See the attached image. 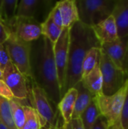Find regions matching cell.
<instances>
[{"label": "cell", "mask_w": 128, "mask_h": 129, "mask_svg": "<svg viewBox=\"0 0 128 129\" xmlns=\"http://www.w3.org/2000/svg\"><path fill=\"white\" fill-rule=\"evenodd\" d=\"M112 16L116 23L118 38H128V0H115Z\"/></svg>", "instance_id": "cell-14"}, {"label": "cell", "mask_w": 128, "mask_h": 129, "mask_svg": "<svg viewBox=\"0 0 128 129\" xmlns=\"http://www.w3.org/2000/svg\"><path fill=\"white\" fill-rule=\"evenodd\" d=\"M109 126L108 125L107 121L103 116H100L97 119V122H95L92 129H109Z\"/></svg>", "instance_id": "cell-32"}, {"label": "cell", "mask_w": 128, "mask_h": 129, "mask_svg": "<svg viewBox=\"0 0 128 129\" xmlns=\"http://www.w3.org/2000/svg\"><path fill=\"white\" fill-rule=\"evenodd\" d=\"M28 89L29 106L37 113L41 128L63 129L64 123L60 122L62 118L57 107L49 100L45 91L32 79L28 80Z\"/></svg>", "instance_id": "cell-3"}, {"label": "cell", "mask_w": 128, "mask_h": 129, "mask_svg": "<svg viewBox=\"0 0 128 129\" xmlns=\"http://www.w3.org/2000/svg\"><path fill=\"white\" fill-rule=\"evenodd\" d=\"M49 16L51 17V18L52 19L53 22L58 26L60 28L63 29V20H62V17L60 12V10L58 8V7L57 6L56 3L55 5L53 7V8L51 9V12L49 13Z\"/></svg>", "instance_id": "cell-26"}, {"label": "cell", "mask_w": 128, "mask_h": 129, "mask_svg": "<svg viewBox=\"0 0 128 129\" xmlns=\"http://www.w3.org/2000/svg\"><path fill=\"white\" fill-rule=\"evenodd\" d=\"M127 91L128 79L124 86L114 94L106 96L102 94L95 97L100 115L106 119L109 126H112L121 121L124 103Z\"/></svg>", "instance_id": "cell-6"}, {"label": "cell", "mask_w": 128, "mask_h": 129, "mask_svg": "<svg viewBox=\"0 0 128 129\" xmlns=\"http://www.w3.org/2000/svg\"><path fill=\"white\" fill-rule=\"evenodd\" d=\"M99 63L103 78V94L112 95L124 86L128 76L113 63L101 48Z\"/></svg>", "instance_id": "cell-7"}, {"label": "cell", "mask_w": 128, "mask_h": 129, "mask_svg": "<svg viewBox=\"0 0 128 129\" xmlns=\"http://www.w3.org/2000/svg\"><path fill=\"white\" fill-rule=\"evenodd\" d=\"M77 95L78 91L76 88H72L63 94L57 105V109L63 121L64 126L72 120Z\"/></svg>", "instance_id": "cell-16"}, {"label": "cell", "mask_w": 128, "mask_h": 129, "mask_svg": "<svg viewBox=\"0 0 128 129\" xmlns=\"http://www.w3.org/2000/svg\"><path fill=\"white\" fill-rule=\"evenodd\" d=\"M18 5L17 0H1L0 1V17L10 30L17 14Z\"/></svg>", "instance_id": "cell-19"}, {"label": "cell", "mask_w": 128, "mask_h": 129, "mask_svg": "<svg viewBox=\"0 0 128 129\" xmlns=\"http://www.w3.org/2000/svg\"><path fill=\"white\" fill-rule=\"evenodd\" d=\"M100 48H92L87 52L82 63V78L91 73L99 63Z\"/></svg>", "instance_id": "cell-22"}, {"label": "cell", "mask_w": 128, "mask_h": 129, "mask_svg": "<svg viewBox=\"0 0 128 129\" xmlns=\"http://www.w3.org/2000/svg\"><path fill=\"white\" fill-rule=\"evenodd\" d=\"M41 23L32 17L16 16L10 27V32L24 42H32L41 36Z\"/></svg>", "instance_id": "cell-11"}, {"label": "cell", "mask_w": 128, "mask_h": 129, "mask_svg": "<svg viewBox=\"0 0 128 129\" xmlns=\"http://www.w3.org/2000/svg\"><path fill=\"white\" fill-rule=\"evenodd\" d=\"M92 48H101L92 27L80 21L69 29V44L66 80L61 98L82 79V63L87 52Z\"/></svg>", "instance_id": "cell-2"}, {"label": "cell", "mask_w": 128, "mask_h": 129, "mask_svg": "<svg viewBox=\"0 0 128 129\" xmlns=\"http://www.w3.org/2000/svg\"><path fill=\"white\" fill-rule=\"evenodd\" d=\"M121 122L123 129H128V91L124 100V107L122 110L121 117Z\"/></svg>", "instance_id": "cell-28"}, {"label": "cell", "mask_w": 128, "mask_h": 129, "mask_svg": "<svg viewBox=\"0 0 128 129\" xmlns=\"http://www.w3.org/2000/svg\"><path fill=\"white\" fill-rule=\"evenodd\" d=\"M0 97L8 101H11L14 98L13 94L11 93L8 85L5 84V82L3 80L1 79H0Z\"/></svg>", "instance_id": "cell-27"}, {"label": "cell", "mask_w": 128, "mask_h": 129, "mask_svg": "<svg viewBox=\"0 0 128 129\" xmlns=\"http://www.w3.org/2000/svg\"><path fill=\"white\" fill-rule=\"evenodd\" d=\"M41 36L47 38L53 45H54L59 39L63 29L57 26L53 22L49 14L48 17L45 19V20L41 23Z\"/></svg>", "instance_id": "cell-21"}, {"label": "cell", "mask_w": 128, "mask_h": 129, "mask_svg": "<svg viewBox=\"0 0 128 129\" xmlns=\"http://www.w3.org/2000/svg\"><path fill=\"white\" fill-rule=\"evenodd\" d=\"M62 20L63 28L70 29L75 23L79 21L76 0H63L56 2Z\"/></svg>", "instance_id": "cell-15"}, {"label": "cell", "mask_w": 128, "mask_h": 129, "mask_svg": "<svg viewBox=\"0 0 128 129\" xmlns=\"http://www.w3.org/2000/svg\"><path fill=\"white\" fill-rule=\"evenodd\" d=\"M0 129H7V128L1 122H0Z\"/></svg>", "instance_id": "cell-35"}, {"label": "cell", "mask_w": 128, "mask_h": 129, "mask_svg": "<svg viewBox=\"0 0 128 129\" xmlns=\"http://www.w3.org/2000/svg\"><path fill=\"white\" fill-rule=\"evenodd\" d=\"M11 32L7 27L4 21L0 17V44L4 45V43L8 40Z\"/></svg>", "instance_id": "cell-29"}, {"label": "cell", "mask_w": 128, "mask_h": 129, "mask_svg": "<svg viewBox=\"0 0 128 129\" xmlns=\"http://www.w3.org/2000/svg\"><path fill=\"white\" fill-rule=\"evenodd\" d=\"M81 82L94 98L103 94V78L99 63L91 73L82 78Z\"/></svg>", "instance_id": "cell-17"}, {"label": "cell", "mask_w": 128, "mask_h": 129, "mask_svg": "<svg viewBox=\"0 0 128 129\" xmlns=\"http://www.w3.org/2000/svg\"><path fill=\"white\" fill-rule=\"evenodd\" d=\"M63 129H84L80 118L72 119V120L64 126Z\"/></svg>", "instance_id": "cell-31"}, {"label": "cell", "mask_w": 128, "mask_h": 129, "mask_svg": "<svg viewBox=\"0 0 128 129\" xmlns=\"http://www.w3.org/2000/svg\"><path fill=\"white\" fill-rule=\"evenodd\" d=\"M10 61L28 79H32L30 54L31 42H26L11 33L8 40L4 43Z\"/></svg>", "instance_id": "cell-5"}, {"label": "cell", "mask_w": 128, "mask_h": 129, "mask_svg": "<svg viewBox=\"0 0 128 129\" xmlns=\"http://www.w3.org/2000/svg\"><path fill=\"white\" fill-rule=\"evenodd\" d=\"M10 62V59L8 52L4 45L0 44V68L2 70H4L5 66Z\"/></svg>", "instance_id": "cell-30"}, {"label": "cell", "mask_w": 128, "mask_h": 129, "mask_svg": "<svg viewBox=\"0 0 128 129\" xmlns=\"http://www.w3.org/2000/svg\"><path fill=\"white\" fill-rule=\"evenodd\" d=\"M100 116V113L95 100V98L92 100L91 103L82 113L80 116L81 122L84 129H92L97 119Z\"/></svg>", "instance_id": "cell-20"}, {"label": "cell", "mask_w": 128, "mask_h": 129, "mask_svg": "<svg viewBox=\"0 0 128 129\" xmlns=\"http://www.w3.org/2000/svg\"><path fill=\"white\" fill-rule=\"evenodd\" d=\"M109 129H123L122 125H121V122L119 121V122H116L115 124H114L113 125L109 126Z\"/></svg>", "instance_id": "cell-33"}, {"label": "cell", "mask_w": 128, "mask_h": 129, "mask_svg": "<svg viewBox=\"0 0 128 129\" xmlns=\"http://www.w3.org/2000/svg\"><path fill=\"white\" fill-rule=\"evenodd\" d=\"M30 64L32 79L57 107L61 91L54 57V45L43 36L31 42Z\"/></svg>", "instance_id": "cell-1"}, {"label": "cell", "mask_w": 128, "mask_h": 129, "mask_svg": "<svg viewBox=\"0 0 128 129\" xmlns=\"http://www.w3.org/2000/svg\"><path fill=\"white\" fill-rule=\"evenodd\" d=\"M101 49L113 63L128 76V38L101 45Z\"/></svg>", "instance_id": "cell-12"}, {"label": "cell", "mask_w": 128, "mask_h": 129, "mask_svg": "<svg viewBox=\"0 0 128 129\" xmlns=\"http://www.w3.org/2000/svg\"><path fill=\"white\" fill-rule=\"evenodd\" d=\"M26 121L23 129H41L38 116L35 110L27 104H23Z\"/></svg>", "instance_id": "cell-25"}, {"label": "cell", "mask_w": 128, "mask_h": 129, "mask_svg": "<svg viewBox=\"0 0 128 129\" xmlns=\"http://www.w3.org/2000/svg\"><path fill=\"white\" fill-rule=\"evenodd\" d=\"M11 114L17 129H23L26 121V115L23 108V104L15 98L9 101Z\"/></svg>", "instance_id": "cell-23"}, {"label": "cell", "mask_w": 128, "mask_h": 129, "mask_svg": "<svg viewBox=\"0 0 128 129\" xmlns=\"http://www.w3.org/2000/svg\"><path fill=\"white\" fill-rule=\"evenodd\" d=\"M2 79H3V73H2V70L0 68V79L1 80H3Z\"/></svg>", "instance_id": "cell-34"}, {"label": "cell", "mask_w": 128, "mask_h": 129, "mask_svg": "<svg viewBox=\"0 0 128 129\" xmlns=\"http://www.w3.org/2000/svg\"><path fill=\"white\" fill-rule=\"evenodd\" d=\"M55 2L51 0H21L18 2L17 17H32L42 23L48 17Z\"/></svg>", "instance_id": "cell-10"}, {"label": "cell", "mask_w": 128, "mask_h": 129, "mask_svg": "<svg viewBox=\"0 0 128 129\" xmlns=\"http://www.w3.org/2000/svg\"><path fill=\"white\" fill-rule=\"evenodd\" d=\"M41 129H49V128H42Z\"/></svg>", "instance_id": "cell-36"}, {"label": "cell", "mask_w": 128, "mask_h": 129, "mask_svg": "<svg viewBox=\"0 0 128 129\" xmlns=\"http://www.w3.org/2000/svg\"><path fill=\"white\" fill-rule=\"evenodd\" d=\"M69 44V29L63 28V32L57 40L54 45V57L57 71L58 81L60 87V91L64 88L66 68L68 63V51Z\"/></svg>", "instance_id": "cell-9"}, {"label": "cell", "mask_w": 128, "mask_h": 129, "mask_svg": "<svg viewBox=\"0 0 128 129\" xmlns=\"http://www.w3.org/2000/svg\"><path fill=\"white\" fill-rule=\"evenodd\" d=\"M2 73V79L11 90L14 98L21 101L28 99V79L11 61L5 66Z\"/></svg>", "instance_id": "cell-8"}, {"label": "cell", "mask_w": 128, "mask_h": 129, "mask_svg": "<svg viewBox=\"0 0 128 129\" xmlns=\"http://www.w3.org/2000/svg\"><path fill=\"white\" fill-rule=\"evenodd\" d=\"M0 122L7 129H17L11 114L9 101L0 97Z\"/></svg>", "instance_id": "cell-24"}, {"label": "cell", "mask_w": 128, "mask_h": 129, "mask_svg": "<svg viewBox=\"0 0 128 129\" xmlns=\"http://www.w3.org/2000/svg\"><path fill=\"white\" fill-rule=\"evenodd\" d=\"M92 29L101 45L112 43L119 39L116 23L112 15L94 26Z\"/></svg>", "instance_id": "cell-13"}, {"label": "cell", "mask_w": 128, "mask_h": 129, "mask_svg": "<svg viewBox=\"0 0 128 129\" xmlns=\"http://www.w3.org/2000/svg\"><path fill=\"white\" fill-rule=\"evenodd\" d=\"M115 0H76L79 21L93 27L112 15Z\"/></svg>", "instance_id": "cell-4"}, {"label": "cell", "mask_w": 128, "mask_h": 129, "mask_svg": "<svg viewBox=\"0 0 128 129\" xmlns=\"http://www.w3.org/2000/svg\"><path fill=\"white\" fill-rule=\"evenodd\" d=\"M74 88H76L78 91V95L76 98L75 108H74L72 119H77V118H80L82 113L89 106V104L91 103L94 97L84 86L81 81L79 82Z\"/></svg>", "instance_id": "cell-18"}]
</instances>
